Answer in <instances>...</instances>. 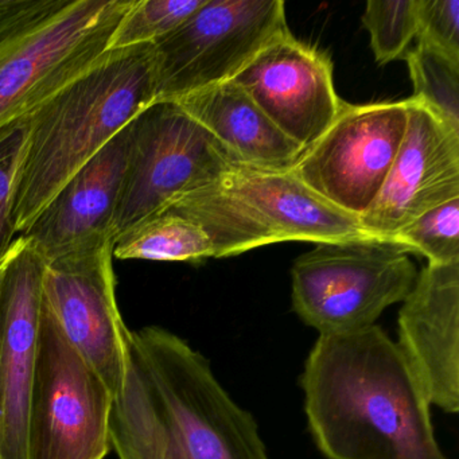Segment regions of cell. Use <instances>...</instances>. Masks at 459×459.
I'll list each match as a JSON object with an SVG mask.
<instances>
[{
	"instance_id": "obj_21",
	"label": "cell",
	"mask_w": 459,
	"mask_h": 459,
	"mask_svg": "<svg viewBox=\"0 0 459 459\" xmlns=\"http://www.w3.org/2000/svg\"><path fill=\"white\" fill-rule=\"evenodd\" d=\"M362 25L378 65L404 60L418 36V0H369Z\"/></svg>"
},
{
	"instance_id": "obj_23",
	"label": "cell",
	"mask_w": 459,
	"mask_h": 459,
	"mask_svg": "<svg viewBox=\"0 0 459 459\" xmlns=\"http://www.w3.org/2000/svg\"><path fill=\"white\" fill-rule=\"evenodd\" d=\"M29 131L28 117L0 128V260L17 238L13 228V205Z\"/></svg>"
},
{
	"instance_id": "obj_9",
	"label": "cell",
	"mask_w": 459,
	"mask_h": 459,
	"mask_svg": "<svg viewBox=\"0 0 459 459\" xmlns=\"http://www.w3.org/2000/svg\"><path fill=\"white\" fill-rule=\"evenodd\" d=\"M134 0H71L39 28L0 48V128L28 117L107 55Z\"/></svg>"
},
{
	"instance_id": "obj_7",
	"label": "cell",
	"mask_w": 459,
	"mask_h": 459,
	"mask_svg": "<svg viewBox=\"0 0 459 459\" xmlns=\"http://www.w3.org/2000/svg\"><path fill=\"white\" fill-rule=\"evenodd\" d=\"M289 31L281 0H205L152 44L157 100L232 82L255 56Z\"/></svg>"
},
{
	"instance_id": "obj_1",
	"label": "cell",
	"mask_w": 459,
	"mask_h": 459,
	"mask_svg": "<svg viewBox=\"0 0 459 459\" xmlns=\"http://www.w3.org/2000/svg\"><path fill=\"white\" fill-rule=\"evenodd\" d=\"M300 386L308 429L329 459H447L420 378L377 325L319 335Z\"/></svg>"
},
{
	"instance_id": "obj_25",
	"label": "cell",
	"mask_w": 459,
	"mask_h": 459,
	"mask_svg": "<svg viewBox=\"0 0 459 459\" xmlns=\"http://www.w3.org/2000/svg\"><path fill=\"white\" fill-rule=\"evenodd\" d=\"M71 0H0V48L60 13Z\"/></svg>"
},
{
	"instance_id": "obj_22",
	"label": "cell",
	"mask_w": 459,
	"mask_h": 459,
	"mask_svg": "<svg viewBox=\"0 0 459 459\" xmlns=\"http://www.w3.org/2000/svg\"><path fill=\"white\" fill-rule=\"evenodd\" d=\"M388 240L423 255L429 264L459 262V198L421 214Z\"/></svg>"
},
{
	"instance_id": "obj_10",
	"label": "cell",
	"mask_w": 459,
	"mask_h": 459,
	"mask_svg": "<svg viewBox=\"0 0 459 459\" xmlns=\"http://www.w3.org/2000/svg\"><path fill=\"white\" fill-rule=\"evenodd\" d=\"M407 122V100L345 103L291 171L319 197L359 219L388 176Z\"/></svg>"
},
{
	"instance_id": "obj_16",
	"label": "cell",
	"mask_w": 459,
	"mask_h": 459,
	"mask_svg": "<svg viewBox=\"0 0 459 459\" xmlns=\"http://www.w3.org/2000/svg\"><path fill=\"white\" fill-rule=\"evenodd\" d=\"M397 346L431 405L459 411V262L427 264L399 311Z\"/></svg>"
},
{
	"instance_id": "obj_2",
	"label": "cell",
	"mask_w": 459,
	"mask_h": 459,
	"mask_svg": "<svg viewBox=\"0 0 459 459\" xmlns=\"http://www.w3.org/2000/svg\"><path fill=\"white\" fill-rule=\"evenodd\" d=\"M109 442L119 459H270L254 416L211 362L160 326L130 333Z\"/></svg>"
},
{
	"instance_id": "obj_24",
	"label": "cell",
	"mask_w": 459,
	"mask_h": 459,
	"mask_svg": "<svg viewBox=\"0 0 459 459\" xmlns=\"http://www.w3.org/2000/svg\"><path fill=\"white\" fill-rule=\"evenodd\" d=\"M416 39L459 61L458 0H418Z\"/></svg>"
},
{
	"instance_id": "obj_12",
	"label": "cell",
	"mask_w": 459,
	"mask_h": 459,
	"mask_svg": "<svg viewBox=\"0 0 459 459\" xmlns=\"http://www.w3.org/2000/svg\"><path fill=\"white\" fill-rule=\"evenodd\" d=\"M42 305L117 396L125 383L131 332L117 306L114 247L47 263Z\"/></svg>"
},
{
	"instance_id": "obj_11",
	"label": "cell",
	"mask_w": 459,
	"mask_h": 459,
	"mask_svg": "<svg viewBox=\"0 0 459 459\" xmlns=\"http://www.w3.org/2000/svg\"><path fill=\"white\" fill-rule=\"evenodd\" d=\"M47 262L20 235L0 260V459H28Z\"/></svg>"
},
{
	"instance_id": "obj_8",
	"label": "cell",
	"mask_w": 459,
	"mask_h": 459,
	"mask_svg": "<svg viewBox=\"0 0 459 459\" xmlns=\"http://www.w3.org/2000/svg\"><path fill=\"white\" fill-rule=\"evenodd\" d=\"M114 396L42 305L28 459H104Z\"/></svg>"
},
{
	"instance_id": "obj_20",
	"label": "cell",
	"mask_w": 459,
	"mask_h": 459,
	"mask_svg": "<svg viewBox=\"0 0 459 459\" xmlns=\"http://www.w3.org/2000/svg\"><path fill=\"white\" fill-rule=\"evenodd\" d=\"M205 0H134L109 37L108 52L154 44L176 30Z\"/></svg>"
},
{
	"instance_id": "obj_6",
	"label": "cell",
	"mask_w": 459,
	"mask_h": 459,
	"mask_svg": "<svg viewBox=\"0 0 459 459\" xmlns=\"http://www.w3.org/2000/svg\"><path fill=\"white\" fill-rule=\"evenodd\" d=\"M236 158L174 101H155L130 123L115 238L186 193L216 184ZM117 243V241H115Z\"/></svg>"
},
{
	"instance_id": "obj_14",
	"label": "cell",
	"mask_w": 459,
	"mask_h": 459,
	"mask_svg": "<svg viewBox=\"0 0 459 459\" xmlns=\"http://www.w3.org/2000/svg\"><path fill=\"white\" fill-rule=\"evenodd\" d=\"M232 82L305 150L326 133L345 104L335 92L329 56L290 30L263 48Z\"/></svg>"
},
{
	"instance_id": "obj_5",
	"label": "cell",
	"mask_w": 459,
	"mask_h": 459,
	"mask_svg": "<svg viewBox=\"0 0 459 459\" xmlns=\"http://www.w3.org/2000/svg\"><path fill=\"white\" fill-rule=\"evenodd\" d=\"M408 254L386 238L316 243L292 265V308L319 335L373 326L415 284Z\"/></svg>"
},
{
	"instance_id": "obj_18",
	"label": "cell",
	"mask_w": 459,
	"mask_h": 459,
	"mask_svg": "<svg viewBox=\"0 0 459 459\" xmlns=\"http://www.w3.org/2000/svg\"><path fill=\"white\" fill-rule=\"evenodd\" d=\"M114 257L120 260L201 263L213 257L211 238L192 220L162 212L117 236Z\"/></svg>"
},
{
	"instance_id": "obj_3",
	"label": "cell",
	"mask_w": 459,
	"mask_h": 459,
	"mask_svg": "<svg viewBox=\"0 0 459 459\" xmlns=\"http://www.w3.org/2000/svg\"><path fill=\"white\" fill-rule=\"evenodd\" d=\"M157 100L152 44L107 52L28 115L13 228L23 235L66 182Z\"/></svg>"
},
{
	"instance_id": "obj_15",
	"label": "cell",
	"mask_w": 459,
	"mask_h": 459,
	"mask_svg": "<svg viewBox=\"0 0 459 459\" xmlns=\"http://www.w3.org/2000/svg\"><path fill=\"white\" fill-rule=\"evenodd\" d=\"M128 136L130 125L66 182L23 233L45 262L115 247L114 219L127 163Z\"/></svg>"
},
{
	"instance_id": "obj_13",
	"label": "cell",
	"mask_w": 459,
	"mask_h": 459,
	"mask_svg": "<svg viewBox=\"0 0 459 459\" xmlns=\"http://www.w3.org/2000/svg\"><path fill=\"white\" fill-rule=\"evenodd\" d=\"M408 122L388 176L359 217L372 238H386L418 217L459 198V131L418 99H407Z\"/></svg>"
},
{
	"instance_id": "obj_17",
	"label": "cell",
	"mask_w": 459,
	"mask_h": 459,
	"mask_svg": "<svg viewBox=\"0 0 459 459\" xmlns=\"http://www.w3.org/2000/svg\"><path fill=\"white\" fill-rule=\"evenodd\" d=\"M174 103L209 131L240 165L292 170L306 152L235 82L189 93Z\"/></svg>"
},
{
	"instance_id": "obj_4",
	"label": "cell",
	"mask_w": 459,
	"mask_h": 459,
	"mask_svg": "<svg viewBox=\"0 0 459 459\" xmlns=\"http://www.w3.org/2000/svg\"><path fill=\"white\" fill-rule=\"evenodd\" d=\"M166 211L200 225L211 238L214 259L281 241L372 238L357 217L319 197L291 170L238 165L216 184L171 201Z\"/></svg>"
},
{
	"instance_id": "obj_19",
	"label": "cell",
	"mask_w": 459,
	"mask_h": 459,
	"mask_svg": "<svg viewBox=\"0 0 459 459\" xmlns=\"http://www.w3.org/2000/svg\"><path fill=\"white\" fill-rule=\"evenodd\" d=\"M404 60L413 85L412 98L459 131V61L420 42Z\"/></svg>"
}]
</instances>
